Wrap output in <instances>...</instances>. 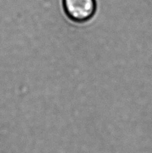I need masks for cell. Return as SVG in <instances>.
<instances>
[{"mask_svg":"<svg viewBox=\"0 0 152 153\" xmlns=\"http://www.w3.org/2000/svg\"><path fill=\"white\" fill-rule=\"evenodd\" d=\"M64 7L68 16L77 22L87 21L96 10L95 0H64Z\"/></svg>","mask_w":152,"mask_h":153,"instance_id":"1","label":"cell"}]
</instances>
